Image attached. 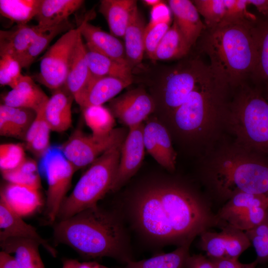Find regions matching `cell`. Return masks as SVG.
<instances>
[{
    "label": "cell",
    "mask_w": 268,
    "mask_h": 268,
    "mask_svg": "<svg viewBox=\"0 0 268 268\" xmlns=\"http://www.w3.org/2000/svg\"><path fill=\"white\" fill-rule=\"evenodd\" d=\"M129 208L137 230L160 244L179 246L192 243L217 223L215 216L193 193L173 183L144 187L132 198Z\"/></svg>",
    "instance_id": "1"
},
{
    "label": "cell",
    "mask_w": 268,
    "mask_h": 268,
    "mask_svg": "<svg viewBox=\"0 0 268 268\" xmlns=\"http://www.w3.org/2000/svg\"><path fill=\"white\" fill-rule=\"evenodd\" d=\"M53 235L56 244L70 247L85 259L108 257L125 265L134 260L120 218L98 204L58 221Z\"/></svg>",
    "instance_id": "2"
},
{
    "label": "cell",
    "mask_w": 268,
    "mask_h": 268,
    "mask_svg": "<svg viewBox=\"0 0 268 268\" xmlns=\"http://www.w3.org/2000/svg\"><path fill=\"white\" fill-rule=\"evenodd\" d=\"M255 20L205 27L197 41L199 51L210 60L212 72L229 88L245 84L255 69L257 55L252 27Z\"/></svg>",
    "instance_id": "3"
},
{
    "label": "cell",
    "mask_w": 268,
    "mask_h": 268,
    "mask_svg": "<svg viewBox=\"0 0 268 268\" xmlns=\"http://www.w3.org/2000/svg\"><path fill=\"white\" fill-rule=\"evenodd\" d=\"M205 176L215 193L228 200L240 193L266 194L268 160L235 143L212 156Z\"/></svg>",
    "instance_id": "4"
},
{
    "label": "cell",
    "mask_w": 268,
    "mask_h": 268,
    "mask_svg": "<svg viewBox=\"0 0 268 268\" xmlns=\"http://www.w3.org/2000/svg\"><path fill=\"white\" fill-rule=\"evenodd\" d=\"M229 88L211 71L166 119L172 131L190 141L208 137L220 122H223Z\"/></svg>",
    "instance_id": "5"
},
{
    "label": "cell",
    "mask_w": 268,
    "mask_h": 268,
    "mask_svg": "<svg viewBox=\"0 0 268 268\" xmlns=\"http://www.w3.org/2000/svg\"><path fill=\"white\" fill-rule=\"evenodd\" d=\"M228 103L223 122L236 144L268 160V102L258 88L243 84Z\"/></svg>",
    "instance_id": "6"
},
{
    "label": "cell",
    "mask_w": 268,
    "mask_h": 268,
    "mask_svg": "<svg viewBox=\"0 0 268 268\" xmlns=\"http://www.w3.org/2000/svg\"><path fill=\"white\" fill-rule=\"evenodd\" d=\"M122 145L109 149L90 165L64 200L57 217L58 221L98 204L110 191L119 164Z\"/></svg>",
    "instance_id": "7"
},
{
    "label": "cell",
    "mask_w": 268,
    "mask_h": 268,
    "mask_svg": "<svg viewBox=\"0 0 268 268\" xmlns=\"http://www.w3.org/2000/svg\"><path fill=\"white\" fill-rule=\"evenodd\" d=\"M211 72L209 65L198 57L184 59L168 68L152 96L156 110L159 108L166 120Z\"/></svg>",
    "instance_id": "8"
},
{
    "label": "cell",
    "mask_w": 268,
    "mask_h": 268,
    "mask_svg": "<svg viewBox=\"0 0 268 268\" xmlns=\"http://www.w3.org/2000/svg\"><path fill=\"white\" fill-rule=\"evenodd\" d=\"M82 22L62 35L41 59L39 82L54 91L65 85L74 49L81 33Z\"/></svg>",
    "instance_id": "9"
},
{
    "label": "cell",
    "mask_w": 268,
    "mask_h": 268,
    "mask_svg": "<svg viewBox=\"0 0 268 268\" xmlns=\"http://www.w3.org/2000/svg\"><path fill=\"white\" fill-rule=\"evenodd\" d=\"M41 159L48 184L46 212L50 222L53 223L57 219L76 169L64 155L60 147H51Z\"/></svg>",
    "instance_id": "10"
},
{
    "label": "cell",
    "mask_w": 268,
    "mask_h": 268,
    "mask_svg": "<svg viewBox=\"0 0 268 268\" xmlns=\"http://www.w3.org/2000/svg\"><path fill=\"white\" fill-rule=\"evenodd\" d=\"M127 135L124 128L114 129L104 137L86 134L80 130H76L60 148L77 170L91 165L106 151L123 143Z\"/></svg>",
    "instance_id": "11"
},
{
    "label": "cell",
    "mask_w": 268,
    "mask_h": 268,
    "mask_svg": "<svg viewBox=\"0 0 268 268\" xmlns=\"http://www.w3.org/2000/svg\"><path fill=\"white\" fill-rule=\"evenodd\" d=\"M219 232L208 230L200 234V247L210 259L238 260L252 244L245 231L222 225Z\"/></svg>",
    "instance_id": "12"
},
{
    "label": "cell",
    "mask_w": 268,
    "mask_h": 268,
    "mask_svg": "<svg viewBox=\"0 0 268 268\" xmlns=\"http://www.w3.org/2000/svg\"><path fill=\"white\" fill-rule=\"evenodd\" d=\"M114 117L131 128L143 123L156 110L151 95L144 89H132L109 101V108Z\"/></svg>",
    "instance_id": "13"
},
{
    "label": "cell",
    "mask_w": 268,
    "mask_h": 268,
    "mask_svg": "<svg viewBox=\"0 0 268 268\" xmlns=\"http://www.w3.org/2000/svg\"><path fill=\"white\" fill-rule=\"evenodd\" d=\"M144 126L142 123L129 129L122 145L119 164L110 191L119 190L141 166L145 149L143 139Z\"/></svg>",
    "instance_id": "14"
},
{
    "label": "cell",
    "mask_w": 268,
    "mask_h": 268,
    "mask_svg": "<svg viewBox=\"0 0 268 268\" xmlns=\"http://www.w3.org/2000/svg\"><path fill=\"white\" fill-rule=\"evenodd\" d=\"M143 139L145 149L161 166L170 171L175 170L176 153L169 133L156 118L144 125Z\"/></svg>",
    "instance_id": "15"
},
{
    "label": "cell",
    "mask_w": 268,
    "mask_h": 268,
    "mask_svg": "<svg viewBox=\"0 0 268 268\" xmlns=\"http://www.w3.org/2000/svg\"><path fill=\"white\" fill-rule=\"evenodd\" d=\"M91 17L90 15H87L82 21L81 34L86 41V48L130 66L126 57L125 46L121 41L111 33L90 23L89 21Z\"/></svg>",
    "instance_id": "16"
},
{
    "label": "cell",
    "mask_w": 268,
    "mask_h": 268,
    "mask_svg": "<svg viewBox=\"0 0 268 268\" xmlns=\"http://www.w3.org/2000/svg\"><path fill=\"white\" fill-rule=\"evenodd\" d=\"M132 81L110 76H91L76 102L81 109L110 101Z\"/></svg>",
    "instance_id": "17"
},
{
    "label": "cell",
    "mask_w": 268,
    "mask_h": 268,
    "mask_svg": "<svg viewBox=\"0 0 268 268\" xmlns=\"http://www.w3.org/2000/svg\"><path fill=\"white\" fill-rule=\"evenodd\" d=\"M8 238L36 241L53 256H56L55 249L38 233L36 228L25 222L22 217L16 214L0 199V240Z\"/></svg>",
    "instance_id": "18"
},
{
    "label": "cell",
    "mask_w": 268,
    "mask_h": 268,
    "mask_svg": "<svg viewBox=\"0 0 268 268\" xmlns=\"http://www.w3.org/2000/svg\"><path fill=\"white\" fill-rule=\"evenodd\" d=\"M0 199L22 217L35 213L43 203L40 190L8 182L1 186Z\"/></svg>",
    "instance_id": "19"
},
{
    "label": "cell",
    "mask_w": 268,
    "mask_h": 268,
    "mask_svg": "<svg viewBox=\"0 0 268 268\" xmlns=\"http://www.w3.org/2000/svg\"><path fill=\"white\" fill-rule=\"evenodd\" d=\"M73 100V97L65 85L53 91L44 111L45 119L52 131L63 132L71 127Z\"/></svg>",
    "instance_id": "20"
},
{
    "label": "cell",
    "mask_w": 268,
    "mask_h": 268,
    "mask_svg": "<svg viewBox=\"0 0 268 268\" xmlns=\"http://www.w3.org/2000/svg\"><path fill=\"white\" fill-rule=\"evenodd\" d=\"M49 97L31 77L23 75L15 87L2 98V104L37 112L46 105Z\"/></svg>",
    "instance_id": "21"
},
{
    "label": "cell",
    "mask_w": 268,
    "mask_h": 268,
    "mask_svg": "<svg viewBox=\"0 0 268 268\" xmlns=\"http://www.w3.org/2000/svg\"><path fill=\"white\" fill-rule=\"evenodd\" d=\"M168 6L180 31L192 47L205 28L193 1L189 0H169Z\"/></svg>",
    "instance_id": "22"
},
{
    "label": "cell",
    "mask_w": 268,
    "mask_h": 268,
    "mask_svg": "<svg viewBox=\"0 0 268 268\" xmlns=\"http://www.w3.org/2000/svg\"><path fill=\"white\" fill-rule=\"evenodd\" d=\"M49 29L42 28L37 24H24L17 25L9 30H1L0 56L8 55L16 59L23 54L41 34Z\"/></svg>",
    "instance_id": "23"
},
{
    "label": "cell",
    "mask_w": 268,
    "mask_h": 268,
    "mask_svg": "<svg viewBox=\"0 0 268 268\" xmlns=\"http://www.w3.org/2000/svg\"><path fill=\"white\" fill-rule=\"evenodd\" d=\"M87 49L80 33L76 42L65 83V87L76 102L90 76Z\"/></svg>",
    "instance_id": "24"
},
{
    "label": "cell",
    "mask_w": 268,
    "mask_h": 268,
    "mask_svg": "<svg viewBox=\"0 0 268 268\" xmlns=\"http://www.w3.org/2000/svg\"><path fill=\"white\" fill-rule=\"evenodd\" d=\"M83 0H42L35 18L37 25L50 29L68 20L83 5Z\"/></svg>",
    "instance_id": "25"
},
{
    "label": "cell",
    "mask_w": 268,
    "mask_h": 268,
    "mask_svg": "<svg viewBox=\"0 0 268 268\" xmlns=\"http://www.w3.org/2000/svg\"><path fill=\"white\" fill-rule=\"evenodd\" d=\"M36 113L31 109L8 106L2 103L0 105V135L24 139Z\"/></svg>",
    "instance_id": "26"
},
{
    "label": "cell",
    "mask_w": 268,
    "mask_h": 268,
    "mask_svg": "<svg viewBox=\"0 0 268 268\" xmlns=\"http://www.w3.org/2000/svg\"><path fill=\"white\" fill-rule=\"evenodd\" d=\"M137 6L135 0H102L99 11L106 20L110 33L124 37L132 14Z\"/></svg>",
    "instance_id": "27"
},
{
    "label": "cell",
    "mask_w": 268,
    "mask_h": 268,
    "mask_svg": "<svg viewBox=\"0 0 268 268\" xmlns=\"http://www.w3.org/2000/svg\"><path fill=\"white\" fill-rule=\"evenodd\" d=\"M145 27L137 6L132 14L124 36L126 57L132 68L140 64L143 59Z\"/></svg>",
    "instance_id": "28"
},
{
    "label": "cell",
    "mask_w": 268,
    "mask_h": 268,
    "mask_svg": "<svg viewBox=\"0 0 268 268\" xmlns=\"http://www.w3.org/2000/svg\"><path fill=\"white\" fill-rule=\"evenodd\" d=\"M38 242L28 239L8 238L0 240L1 251L14 254L20 268H45L40 257Z\"/></svg>",
    "instance_id": "29"
},
{
    "label": "cell",
    "mask_w": 268,
    "mask_h": 268,
    "mask_svg": "<svg viewBox=\"0 0 268 268\" xmlns=\"http://www.w3.org/2000/svg\"><path fill=\"white\" fill-rule=\"evenodd\" d=\"M171 21V10L164 1L152 7L151 19L146 25L144 37V51L151 59L170 28Z\"/></svg>",
    "instance_id": "30"
},
{
    "label": "cell",
    "mask_w": 268,
    "mask_h": 268,
    "mask_svg": "<svg viewBox=\"0 0 268 268\" xmlns=\"http://www.w3.org/2000/svg\"><path fill=\"white\" fill-rule=\"evenodd\" d=\"M252 33L257 50V62L251 76L257 83H268V17L254 22Z\"/></svg>",
    "instance_id": "31"
},
{
    "label": "cell",
    "mask_w": 268,
    "mask_h": 268,
    "mask_svg": "<svg viewBox=\"0 0 268 268\" xmlns=\"http://www.w3.org/2000/svg\"><path fill=\"white\" fill-rule=\"evenodd\" d=\"M192 46L185 39L177 23L172 25L159 44L152 58L153 60H171L184 58Z\"/></svg>",
    "instance_id": "32"
},
{
    "label": "cell",
    "mask_w": 268,
    "mask_h": 268,
    "mask_svg": "<svg viewBox=\"0 0 268 268\" xmlns=\"http://www.w3.org/2000/svg\"><path fill=\"white\" fill-rule=\"evenodd\" d=\"M191 244L185 243L171 252L157 254L147 259L131 261L122 268H186Z\"/></svg>",
    "instance_id": "33"
},
{
    "label": "cell",
    "mask_w": 268,
    "mask_h": 268,
    "mask_svg": "<svg viewBox=\"0 0 268 268\" xmlns=\"http://www.w3.org/2000/svg\"><path fill=\"white\" fill-rule=\"evenodd\" d=\"M44 107L36 113L24 138L25 148L40 158L51 148L50 133L52 131L44 117Z\"/></svg>",
    "instance_id": "34"
},
{
    "label": "cell",
    "mask_w": 268,
    "mask_h": 268,
    "mask_svg": "<svg viewBox=\"0 0 268 268\" xmlns=\"http://www.w3.org/2000/svg\"><path fill=\"white\" fill-rule=\"evenodd\" d=\"M86 49L87 59L91 75L114 77L133 82L132 68L130 66Z\"/></svg>",
    "instance_id": "35"
},
{
    "label": "cell",
    "mask_w": 268,
    "mask_h": 268,
    "mask_svg": "<svg viewBox=\"0 0 268 268\" xmlns=\"http://www.w3.org/2000/svg\"><path fill=\"white\" fill-rule=\"evenodd\" d=\"M264 204H268L266 194L238 193L229 199L215 216L217 223L224 224L253 207Z\"/></svg>",
    "instance_id": "36"
},
{
    "label": "cell",
    "mask_w": 268,
    "mask_h": 268,
    "mask_svg": "<svg viewBox=\"0 0 268 268\" xmlns=\"http://www.w3.org/2000/svg\"><path fill=\"white\" fill-rule=\"evenodd\" d=\"M42 0H0L1 15L17 25L27 24L35 18Z\"/></svg>",
    "instance_id": "37"
},
{
    "label": "cell",
    "mask_w": 268,
    "mask_h": 268,
    "mask_svg": "<svg viewBox=\"0 0 268 268\" xmlns=\"http://www.w3.org/2000/svg\"><path fill=\"white\" fill-rule=\"evenodd\" d=\"M67 20L41 34L29 48L15 59L22 68H28L58 35L73 28Z\"/></svg>",
    "instance_id": "38"
},
{
    "label": "cell",
    "mask_w": 268,
    "mask_h": 268,
    "mask_svg": "<svg viewBox=\"0 0 268 268\" xmlns=\"http://www.w3.org/2000/svg\"><path fill=\"white\" fill-rule=\"evenodd\" d=\"M84 121L92 134L97 137L108 135L115 129V117L109 108L102 105L82 109Z\"/></svg>",
    "instance_id": "39"
},
{
    "label": "cell",
    "mask_w": 268,
    "mask_h": 268,
    "mask_svg": "<svg viewBox=\"0 0 268 268\" xmlns=\"http://www.w3.org/2000/svg\"><path fill=\"white\" fill-rule=\"evenodd\" d=\"M6 182L23 185L40 190L41 182L38 165L33 159H26L16 168L2 172Z\"/></svg>",
    "instance_id": "40"
},
{
    "label": "cell",
    "mask_w": 268,
    "mask_h": 268,
    "mask_svg": "<svg viewBox=\"0 0 268 268\" xmlns=\"http://www.w3.org/2000/svg\"><path fill=\"white\" fill-rule=\"evenodd\" d=\"M198 12L201 15L206 28H211L220 23L225 16L224 0H195L192 1Z\"/></svg>",
    "instance_id": "41"
},
{
    "label": "cell",
    "mask_w": 268,
    "mask_h": 268,
    "mask_svg": "<svg viewBox=\"0 0 268 268\" xmlns=\"http://www.w3.org/2000/svg\"><path fill=\"white\" fill-rule=\"evenodd\" d=\"M26 159L25 148L22 144L5 143L0 145L1 172L16 168Z\"/></svg>",
    "instance_id": "42"
},
{
    "label": "cell",
    "mask_w": 268,
    "mask_h": 268,
    "mask_svg": "<svg viewBox=\"0 0 268 268\" xmlns=\"http://www.w3.org/2000/svg\"><path fill=\"white\" fill-rule=\"evenodd\" d=\"M21 68L19 62L12 56H0V84L8 86L11 89L14 88L23 75L21 72Z\"/></svg>",
    "instance_id": "43"
},
{
    "label": "cell",
    "mask_w": 268,
    "mask_h": 268,
    "mask_svg": "<svg viewBox=\"0 0 268 268\" xmlns=\"http://www.w3.org/2000/svg\"><path fill=\"white\" fill-rule=\"evenodd\" d=\"M226 12L221 23H230L257 19L254 14L249 12L247 0H224ZM220 24V23H219Z\"/></svg>",
    "instance_id": "44"
},
{
    "label": "cell",
    "mask_w": 268,
    "mask_h": 268,
    "mask_svg": "<svg viewBox=\"0 0 268 268\" xmlns=\"http://www.w3.org/2000/svg\"><path fill=\"white\" fill-rule=\"evenodd\" d=\"M215 268H256L259 264L255 260L248 264H242L238 260L210 259Z\"/></svg>",
    "instance_id": "45"
},
{
    "label": "cell",
    "mask_w": 268,
    "mask_h": 268,
    "mask_svg": "<svg viewBox=\"0 0 268 268\" xmlns=\"http://www.w3.org/2000/svg\"><path fill=\"white\" fill-rule=\"evenodd\" d=\"M186 268H215L210 259L202 254L190 255Z\"/></svg>",
    "instance_id": "46"
},
{
    "label": "cell",
    "mask_w": 268,
    "mask_h": 268,
    "mask_svg": "<svg viewBox=\"0 0 268 268\" xmlns=\"http://www.w3.org/2000/svg\"><path fill=\"white\" fill-rule=\"evenodd\" d=\"M0 268H20L14 257L5 252H0Z\"/></svg>",
    "instance_id": "47"
},
{
    "label": "cell",
    "mask_w": 268,
    "mask_h": 268,
    "mask_svg": "<svg viewBox=\"0 0 268 268\" xmlns=\"http://www.w3.org/2000/svg\"><path fill=\"white\" fill-rule=\"evenodd\" d=\"M248 3L255 6L263 17H268V0H247Z\"/></svg>",
    "instance_id": "48"
},
{
    "label": "cell",
    "mask_w": 268,
    "mask_h": 268,
    "mask_svg": "<svg viewBox=\"0 0 268 268\" xmlns=\"http://www.w3.org/2000/svg\"><path fill=\"white\" fill-rule=\"evenodd\" d=\"M250 230L256 234L264 236L268 239V214L260 224Z\"/></svg>",
    "instance_id": "49"
},
{
    "label": "cell",
    "mask_w": 268,
    "mask_h": 268,
    "mask_svg": "<svg viewBox=\"0 0 268 268\" xmlns=\"http://www.w3.org/2000/svg\"><path fill=\"white\" fill-rule=\"evenodd\" d=\"M78 268H110L101 265L96 262H84L79 263Z\"/></svg>",
    "instance_id": "50"
},
{
    "label": "cell",
    "mask_w": 268,
    "mask_h": 268,
    "mask_svg": "<svg viewBox=\"0 0 268 268\" xmlns=\"http://www.w3.org/2000/svg\"><path fill=\"white\" fill-rule=\"evenodd\" d=\"M80 262L74 259H67L63 262L62 268H78Z\"/></svg>",
    "instance_id": "51"
},
{
    "label": "cell",
    "mask_w": 268,
    "mask_h": 268,
    "mask_svg": "<svg viewBox=\"0 0 268 268\" xmlns=\"http://www.w3.org/2000/svg\"><path fill=\"white\" fill-rule=\"evenodd\" d=\"M142 1L146 5L153 7L162 3L164 1L161 0H144Z\"/></svg>",
    "instance_id": "52"
},
{
    "label": "cell",
    "mask_w": 268,
    "mask_h": 268,
    "mask_svg": "<svg viewBox=\"0 0 268 268\" xmlns=\"http://www.w3.org/2000/svg\"><path fill=\"white\" fill-rule=\"evenodd\" d=\"M263 93L266 100L268 102V83L265 84V90Z\"/></svg>",
    "instance_id": "53"
},
{
    "label": "cell",
    "mask_w": 268,
    "mask_h": 268,
    "mask_svg": "<svg viewBox=\"0 0 268 268\" xmlns=\"http://www.w3.org/2000/svg\"><path fill=\"white\" fill-rule=\"evenodd\" d=\"M266 195L268 197V191H267V192L266 193Z\"/></svg>",
    "instance_id": "54"
}]
</instances>
